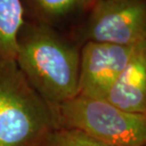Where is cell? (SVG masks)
Segmentation results:
<instances>
[{
    "label": "cell",
    "instance_id": "obj_5",
    "mask_svg": "<svg viewBox=\"0 0 146 146\" xmlns=\"http://www.w3.org/2000/svg\"><path fill=\"white\" fill-rule=\"evenodd\" d=\"M137 47L86 42L80 50L78 95L105 100Z\"/></svg>",
    "mask_w": 146,
    "mask_h": 146
},
{
    "label": "cell",
    "instance_id": "obj_9",
    "mask_svg": "<svg viewBox=\"0 0 146 146\" xmlns=\"http://www.w3.org/2000/svg\"><path fill=\"white\" fill-rule=\"evenodd\" d=\"M41 146H110L85 132L74 128H58L48 135Z\"/></svg>",
    "mask_w": 146,
    "mask_h": 146
},
{
    "label": "cell",
    "instance_id": "obj_2",
    "mask_svg": "<svg viewBox=\"0 0 146 146\" xmlns=\"http://www.w3.org/2000/svg\"><path fill=\"white\" fill-rule=\"evenodd\" d=\"M56 110L13 60L0 58V146H41L58 129Z\"/></svg>",
    "mask_w": 146,
    "mask_h": 146
},
{
    "label": "cell",
    "instance_id": "obj_4",
    "mask_svg": "<svg viewBox=\"0 0 146 146\" xmlns=\"http://www.w3.org/2000/svg\"><path fill=\"white\" fill-rule=\"evenodd\" d=\"M82 35L86 42L146 44V0H95Z\"/></svg>",
    "mask_w": 146,
    "mask_h": 146
},
{
    "label": "cell",
    "instance_id": "obj_10",
    "mask_svg": "<svg viewBox=\"0 0 146 146\" xmlns=\"http://www.w3.org/2000/svg\"><path fill=\"white\" fill-rule=\"evenodd\" d=\"M145 146H146V145H145Z\"/></svg>",
    "mask_w": 146,
    "mask_h": 146
},
{
    "label": "cell",
    "instance_id": "obj_8",
    "mask_svg": "<svg viewBox=\"0 0 146 146\" xmlns=\"http://www.w3.org/2000/svg\"><path fill=\"white\" fill-rule=\"evenodd\" d=\"M95 0H22L41 23L88 12Z\"/></svg>",
    "mask_w": 146,
    "mask_h": 146
},
{
    "label": "cell",
    "instance_id": "obj_3",
    "mask_svg": "<svg viewBox=\"0 0 146 146\" xmlns=\"http://www.w3.org/2000/svg\"><path fill=\"white\" fill-rule=\"evenodd\" d=\"M60 128L85 132L110 146H145L146 115L127 112L108 102L77 95L56 108Z\"/></svg>",
    "mask_w": 146,
    "mask_h": 146
},
{
    "label": "cell",
    "instance_id": "obj_7",
    "mask_svg": "<svg viewBox=\"0 0 146 146\" xmlns=\"http://www.w3.org/2000/svg\"><path fill=\"white\" fill-rule=\"evenodd\" d=\"M24 24L22 0H0V58L15 60L18 37Z\"/></svg>",
    "mask_w": 146,
    "mask_h": 146
},
{
    "label": "cell",
    "instance_id": "obj_1",
    "mask_svg": "<svg viewBox=\"0 0 146 146\" xmlns=\"http://www.w3.org/2000/svg\"><path fill=\"white\" fill-rule=\"evenodd\" d=\"M80 49L46 23H26L15 61L32 88L56 110L78 95Z\"/></svg>",
    "mask_w": 146,
    "mask_h": 146
},
{
    "label": "cell",
    "instance_id": "obj_6",
    "mask_svg": "<svg viewBox=\"0 0 146 146\" xmlns=\"http://www.w3.org/2000/svg\"><path fill=\"white\" fill-rule=\"evenodd\" d=\"M105 101L127 112L146 115V44L136 48Z\"/></svg>",
    "mask_w": 146,
    "mask_h": 146
}]
</instances>
